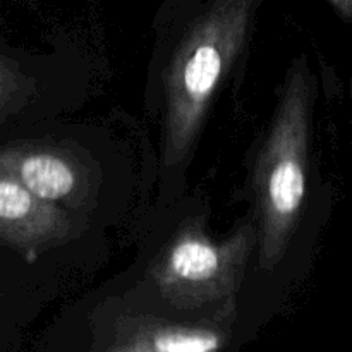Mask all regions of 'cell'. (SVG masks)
I'll use <instances>...</instances> for the list:
<instances>
[{"instance_id":"cell-1","label":"cell","mask_w":352,"mask_h":352,"mask_svg":"<svg viewBox=\"0 0 352 352\" xmlns=\"http://www.w3.org/2000/svg\"><path fill=\"white\" fill-rule=\"evenodd\" d=\"M260 0H208L186 28L165 76L162 162L191 157L213 98L250 36Z\"/></svg>"},{"instance_id":"cell-6","label":"cell","mask_w":352,"mask_h":352,"mask_svg":"<svg viewBox=\"0 0 352 352\" xmlns=\"http://www.w3.org/2000/svg\"><path fill=\"white\" fill-rule=\"evenodd\" d=\"M74 236V222L64 208L36 198L0 167V239L3 243L28 260H34Z\"/></svg>"},{"instance_id":"cell-8","label":"cell","mask_w":352,"mask_h":352,"mask_svg":"<svg viewBox=\"0 0 352 352\" xmlns=\"http://www.w3.org/2000/svg\"><path fill=\"white\" fill-rule=\"evenodd\" d=\"M339 12L344 16H352V0H330Z\"/></svg>"},{"instance_id":"cell-3","label":"cell","mask_w":352,"mask_h":352,"mask_svg":"<svg viewBox=\"0 0 352 352\" xmlns=\"http://www.w3.org/2000/svg\"><path fill=\"white\" fill-rule=\"evenodd\" d=\"M308 88L301 67L289 71L254 168L258 258L277 268L287 250L306 195Z\"/></svg>"},{"instance_id":"cell-5","label":"cell","mask_w":352,"mask_h":352,"mask_svg":"<svg viewBox=\"0 0 352 352\" xmlns=\"http://www.w3.org/2000/svg\"><path fill=\"white\" fill-rule=\"evenodd\" d=\"M0 167L36 198L60 208H81L93 192L88 165L54 143H17L0 150Z\"/></svg>"},{"instance_id":"cell-9","label":"cell","mask_w":352,"mask_h":352,"mask_svg":"<svg viewBox=\"0 0 352 352\" xmlns=\"http://www.w3.org/2000/svg\"><path fill=\"white\" fill-rule=\"evenodd\" d=\"M7 346H9V342H7L6 332H3L2 327H0V352H6V347Z\"/></svg>"},{"instance_id":"cell-4","label":"cell","mask_w":352,"mask_h":352,"mask_svg":"<svg viewBox=\"0 0 352 352\" xmlns=\"http://www.w3.org/2000/svg\"><path fill=\"white\" fill-rule=\"evenodd\" d=\"M236 309L182 318L160 309L93 313L78 342L48 352H236L244 342Z\"/></svg>"},{"instance_id":"cell-2","label":"cell","mask_w":352,"mask_h":352,"mask_svg":"<svg viewBox=\"0 0 352 352\" xmlns=\"http://www.w3.org/2000/svg\"><path fill=\"white\" fill-rule=\"evenodd\" d=\"M258 244L256 220L241 223L232 236L212 241L201 219L186 220L150 270L165 313L182 318L237 309V294Z\"/></svg>"},{"instance_id":"cell-7","label":"cell","mask_w":352,"mask_h":352,"mask_svg":"<svg viewBox=\"0 0 352 352\" xmlns=\"http://www.w3.org/2000/svg\"><path fill=\"white\" fill-rule=\"evenodd\" d=\"M31 91L33 85L19 67L14 62L0 58V113L19 107Z\"/></svg>"}]
</instances>
